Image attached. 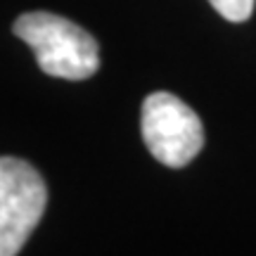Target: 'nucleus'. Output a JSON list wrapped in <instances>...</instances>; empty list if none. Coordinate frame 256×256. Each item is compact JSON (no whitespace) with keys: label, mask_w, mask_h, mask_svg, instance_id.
Listing matches in <instances>:
<instances>
[{"label":"nucleus","mask_w":256,"mask_h":256,"mask_svg":"<svg viewBox=\"0 0 256 256\" xmlns=\"http://www.w3.org/2000/svg\"><path fill=\"white\" fill-rule=\"evenodd\" d=\"M14 34L26 43L38 66L55 78L86 81L100 66L95 38L69 19L52 12H26L17 17Z\"/></svg>","instance_id":"f257e3e1"},{"label":"nucleus","mask_w":256,"mask_h":256,"mask_svg":"<svg viewBox=\"0 0 256 256\" xmlns=\"http://www.w3.org/2000/svg\"><path fill=\"white\" fill-rule=\"evenodd\" d=\"M140 130L150 154L171 168L188 166L204 147L200 116L174 92L147 95L140 110Z\"/></svg>","instance_id":"f03ea898"},{"label":"nucleus","mask_w":256,"mask_h":256,"mask_svg":"<svg viewBox=\"0 0 256 256\" xmlns=\"http://www.w3.org/2000/svg\"><path fill=\"white\" fill-rule=\"evenodd\" d=\"M48 188L31 164L0 156V256H17L46 211Z\"/></svg>","instance_id":"7ed1b4c3"},{"label":"nucleus","mask_w":256,"mask_h":256,"mask_svg":"<svg viewBox=\"0 0 256 256\" xmlns=\"http://www.w3.org/2000/svg\"><path fill=\"white\" fill-rule=\"evenodd\" d=\"M209 2L223 19L240 24V22H247L252 17L256 0H209Z\"/></svg>","instance_id":"20e7f679"}]
</instances>
